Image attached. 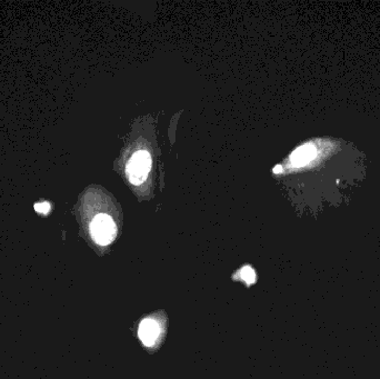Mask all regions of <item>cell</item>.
<instances>
[{"label": "cell", "mask_w": 380, "mask_h": 379, "mask_svg": "<svg viewBox=\"0 0 380 379\" xmlns=\"http://www.w3.org/2000/svg\"><path fill=\"white\" fill-rule=\"evenodd\" d=\"M151 167V158L150 155L144 150L137 151V153L131 157V159L127 166L128 178L131 184L140 185L144 181Z\"/></svg>", "instance_id": "3"}, {"label": "cell", "mask_w": 380, "mask_h": 379, "mask_svg": "<svg viewBox=\"0 0 380 379\" xmlns=\"http://www.w3.org/2000/svg\"><path fill=\"white\" fill-rule=\"evenodd\" d=\"M50 209H51V206L49 203L45 202V203H38L34 205V210L39 213H44V215H47V213L50 211Z\"/></svg>", "instance_id": "6"}, {"label": "cell", "mask_w": 380, "mask_h": 379, "mask_svg": "<svg viewBox=\"0 0 380 379\" xmlns=\"http://www.w3.org/2000/svg\"><path fill=\"white\" fill-rule=\"evenodd\" d=\"M274 171H275V172H279V171H281V167H280V166H277V167H276V168L274 169Z\"/></svg>", "instance_id": "7"}, {"label": "cell", "mask_w": 380, "mask_h": 379, "mask_svg": "<svg viewBox=\"0 0 380 379\" xmlns=\"http://www.w3.org/2000/svg\"><path fill=\"white\" fill-rule=\"evenodd\" d=\"M315 157H316V148L313 145L308 143L297 148L293 153L292 157H290V160H292V164L295 167H301L305 166V165L308 164L310 160H313Z\"/></svg>", "instance_id": "5"}, {"label": "cell", "mask_w": 380, "mask_h": 379, "mask_svg": "<svg viewBox=\"0 0 380 379\" xmlns=\"http://www.w3.org/2000/svg\"><path fill=\"white\" fill-rule=\"evenodd\" d=\"M91 235L95 244L107 247L113 244L117 237V226L108 215L96 216L91 224Z\"/></svg>", "instance_id": "2"}, {"label": "cell", "mask_w": 380, "mask_h": 379, "mask_svg": "<svg viewBox=\"0 0 380 379\" xmlns=\"http://www.w3.org/2000/svg\"><path fill=\"white\" fill-rule=\"evenodd\" d=\"M231 279L236 282H241L247 288H250L257 284L258 275L251 265H244L232 274Z\"/></svg>", "instance_id": "4"}, {"label": "cell", "mask_w": 380, "mask_h": 379, "mask_svg": "<svg viewBox=\"0 0 380 379\" xmlns=\"http://www.w3.org/2000/svg\"><path fill=\"white\" fill-rule=\"evenodd\" d=\"M169 319L164 309L144 314L133 327L134 335L148 354H156L162 347L168 333Z\"/></svg>", "instance_id": "1"}]
</instances>
